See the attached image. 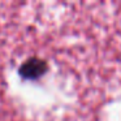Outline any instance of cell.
Segmentation results:
<instances>
[{
  "label": "cell",
  "mask_w": 121,
  "mask_h": 121,
  "mask_svg": "<svg viewBox=\"0 0 121 121\" xmlns=\"http://www.w3.org/2000/svg\"><path fill=\"white\" fill-rule=\"evenodd\" d=\"M50 70L48 61L38 56L26 59L18 68V76L24 81H38L47 74Z\"/></svg>",
  "instance_id": "obj_1"
}]
</instances>
